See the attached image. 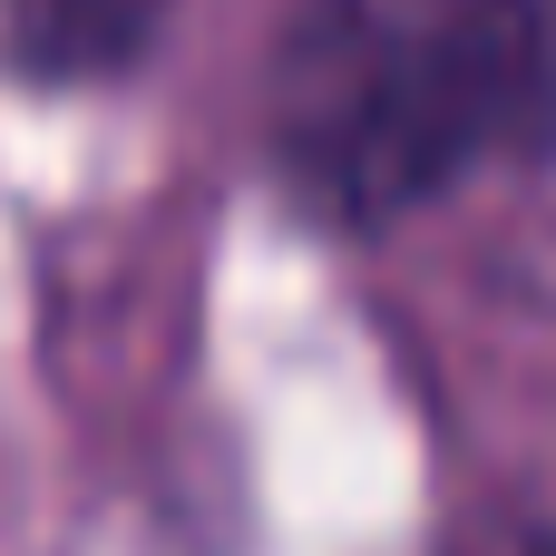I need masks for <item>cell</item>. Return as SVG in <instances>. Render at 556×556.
I'll return each mask as SVG.
<instances>
[{
    "mask_svg": "<svg viewBox=\"0 0 556 556\" xmlns=\"http://www.w3.org/2000/svg\"><path fill=\"white\" fill-rule=\"evenodd\" d=\"M264 147L323 225H391L556 147V0H293Z\"/></svg>",
    "mask_w": 556,
    "mask_h": 556,
    "instance_id": "1",
    "label": "cell"
},
{
    "mask_svg": "<svg viewBox=\"0 0 556 556\" xmlns=\"http://www.w3.org/2000/svg\"><path fill=\"white\" fill-rule=\"evenodd\" d=\"M469 556H556V528H498V538H479Z\"/></svg>",
    "mask_w": 556,
    "mask_h": 556,
    "instance_id": "3",
    "label": "cell"
},
{
    "mask_svg": "<svg viewBox=\"0 0 556 556\" xmlns=\"http://www.w3.org/2000/svg\"><path fill=\"white\" fill-rule=\"evenodd\" d=\"M166 20L176 0H0V49L39 88H108L156 49Z\"/></svg>",
    "mask_w": 556,
    "mask_h": 556,
    "instance_id": "2",
    "label": "cell"
}]
</instances>
